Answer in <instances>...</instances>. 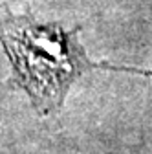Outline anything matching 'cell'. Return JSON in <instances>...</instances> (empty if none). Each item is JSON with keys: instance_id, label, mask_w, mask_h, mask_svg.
<instances>
[{"instance_id": "obj_1", "label": "cell", "mask_w": 152, "mask_h": 154, "mask_svg": "<svg viewBox=\"0 0 152 154\" xmlns=\"http://www.w3.org/2000/svg\"><path fill=\"white\" fill-rule=\"evenodd\" d=\"M0 37L17 72V81L42 114L59 110L70 85L84 72L105 68L152 75L150 70L93 63L81 48L75 31H64L55 24L41 26L28 17L0 20Z\"/></svg>"}]
</instances>
